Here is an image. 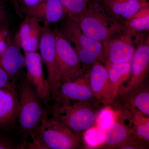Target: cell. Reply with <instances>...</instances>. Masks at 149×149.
Wrapping results in <instances>:
<instances>
[{
    "label": "cell",
    "mask_w": 149,
    "mask_h": 149,
    "mask_svg": "<svg viewBox=\"0 0 149 149\" xmlns=\"http://www.w3.org/2000/svg\"><path fill=\"white\" fill-rule=\"evenodd\" d=\"M70 19L84 34L100 42L104 48L111 39L126 30L123 21L115 17L102 2H88V7L83 13Z\"/></svg>",
    "instance_id": "cell-1"
},
{
    "label": "cell",
    "mask_w": 149,
    "mask_h": 149,
    "mask_svg": "<svg viewBox=\"0 0 149 149\" xmlns=\"http://www.w3.org/2000/svg\"><path fill=\"white\" fill-rule=\"evenodd\" d=\"M54 102L48 106L52 116L61 121L76 133H82L95 126L97 111L95 104L89 102L77 101L56 96Z\"/></svg>",
    "instance_id": "cell-2"
},
{
    "label": "cell",
    "mask_w": 149,
    "mask_h": 149,
    "mask_svg": "<svg viewBox=\"0 0 149 149\" xmlns=\"http://www.w3.org/2000/svg\"><path fill=\"white\" fill-rule=\"evenodd\" d=\"M18 94L19 130L24 136H31L33 139L37 135L46 108L25 78L19 84Z\"/></svg>",
    "instance_id": "cell-3"
},
{
    "label": "cell",
    "mask_w": 149,
    "mask_h": 149,
    "mask_svg": "<svg viewBox=\"0 0 149 149\" xmlns=\"http://www.w3.org/2000/svg\"><path fill=\"white\" fill-rule=\"evenodd\" d=\"M36 136L46 149H78L84 143L82 133L74 132L52 116L49 117L47 108Z\"/></svg>",
    "instance_id": "cell-4"
},
{
    "label": "cell",
    "mask_w": 149,
    "mask_h": 149,
    "mask_svg": "<svg viewBox=\"0 0 149 149\" xmlns=\"http://www.w3.org/2000/svg\"><path fill=\"white\" fill-rule=\"evenodd\" d=\"M61 32L74 44V47L85 72L96 62L102 63L104 55L103 45L84 34L74 20L68 17Z\"/></svg>",
    "instance_id": "cell-5"
},
{
    "label": "cell",
    "mask_w": 149,
    "mask_h": 149,
    "mask_svg": "<svg viewBox=\"0 0 149 149\" xmlns=\"http://www.w3.org/2000/svg\"><path fill=\"white\" fill-rule=\"evenodd\" d=\"M56 37V64L58 88L61 84L75 80L85 73L74 47L61 32Z\"/></svg>",
    "instance_id": "cell-6"
},
{
    "label": "cell",
    "mask_w": 149,
    "mask_h": 149,
    "mask_svg": "<svg viewBox=\"0 0 149 149\" xmlns=\"http://www.w3.org/2000/svg\"><path fill=\"white\" fill-rule=\"evenodd\" d=\"M149 69V43L148 40L138 46L130 62V77L118 91L117 97L126 101L147 85Z\"/></svg>",
    "instance_id": "cell-7"
},
{
    "label": "cell",
    "mask_w": 149,
    "mask_h": 149,
    "mask_svg": "<svg viewBox=\"0 0 149 149\" xmlns=\"http://www.w3.org/2000/svg\"><path fill=\"white\" fill-rule=\"evenodd\" d=\"M116 111L115 119L111 126L103 131L102 145L109 148L123 149H135L144 148V143L133 134L125 123L126 112Z\"/></svg>",
    "instance_id": "cell-8"
},
{
    "label": "cell",
    "mask_w": 149,
    "mask_h": 149,
    "mask_svg": "<svg viewBox=\"0 0 149 149\" xmlns=\"http://www.w3.org/2000/svg\"><path fill=\"white\" fill-rule=\"evenodd\" d=\"M39 50L47 72V80L52 91V100L57 93L58 88L56 64V37L51 29L50 24L44 23L42 27Z\"/></svg>",
    "instance_id": "cell-9"
},
{
    "label": "cell",
    "mask_w": 149,
    "mask_h": 149,
    "mask_svg": "<svg viewBox=\"0 0 149 149\" xmlns=\"http://www.w3.org/2000/svg\"><path fill=\"white\" fill-rule=\"evenodd\" d=\"M25 78L32 85L44 105L49 106L52 100V91L47 78L45 77L43 61L38 52L24 53Z\"/></svg>",
    "instance_id": "cell-10"
},
{
    "label": "cell",
    "mask_w": 149,
    "mask_h": 149,
    "mask_svg": "<svg viewBox=\"0 0 149 149\" xmlns=\"http://www.w3.org/2000/svg\"><path fill=\"white\" fill-rule=\"evenodd\" d=\"M134 34L126 29L111 39L104 48L103 63L116 64L131 61L136 50L132 39Z\"/></svg>",
    "instance_id": "cell-11"
},
{
    "label": "cell",
    "mask_w": 149,
    "mask_h": 149,
    "mask_svg": "<svg viewBox=\"0 0 149 149\" xmlns=\"http://www.w3.org/2000/svg\"><path fill=\"white\" fill-rule=\"evenodd\" d=\"M40 22L37 19L25 16L20 24L14 39L24 53L39 50L42 27Z\"/></svg>",
    "instance_id": "cell-12"
},
{
    "label": "cell",
    "mask_w": 149,
    "mask_h": 149,
    "mask_svg": "<svg viewBox=\"0 0 149 149\" xmlns=\"http://www.w3.org/2000/svg\"><path fill=\"white\" fill-rule=\"evenodd\" d=\"M56 96L72 100L89 102L94 104H98L90 87L88 72L75 80L61 84Z\"/></svg>",
    "instance_id": "cell-13"
},
{
    "label": "cell",
    "mask_w": 149,
    "mask_h": 149,
    "mask_svg": "<svg viewBox=\"0 0 149 149\" xmlns=\"http://www.w3.org/2000/svg\"><path fill=\"white\" fill-rule=\"evenodd\" d=\"M21 10L25 16L49 24L58 22L66 15L60 0H46L32 6H24Z\"/></svg>",
    "instance_id": "cell-14"
},
{
    "label": "cell",
    "mask_w": 149,
    "mask_h": 149,
    "mask_svg": "<svg viewBox=\"0 0 149 149\" xmlns=\"http://www.w3.org/2000/svg\"><path fill=\"white\" fill-rule=\"evenodd\" d=\"M20 50L14 39L9 35L5 49L0 58V66L5 70L14 83L24 67V55L22 54Z\"/></svg>",
    "instance_id": "cell-15"
},
{
    "label": "cell",
    "mask_w": 149,
    "mask_h": 149,
    "mask_svg": "<svg viewBox=\"0 0 149 149\" xmlns=\"http://www.w3.org/2000/svg\"><path fill=\"white\" fill-rule=\"evenodd\" d=\"M89 84L98 104L107 105L109 87V72L106 66L96 62L88 70Z\"/></svg>",
    "instance_id": "cell-16"
},
{
    "label": "cell",
    "mask_w": 149,
    "mask_h": 149,
    "mask_svg": "<svg viewBox=\"0 0 149 149\" xmlns=\"http://www.w3.org/2000/svg\"><path fill=\"white\" fill-rule=\"evenodd\" d=\"M130 62L116 64L104 65L109 72V87L107 105H111L117 99L120 87L130 77Z\"/></svg>",
    "instance_id": "cell-17"
},
{
    "label": "cell",
    "mask_w": 149,
    "mask_h": 149,
    "mask_svg": "<svg viewBox=\"0 0 149 149\" xmlns=\"http://www.w3.org/2000/svg\"><path fill=\"white\" fill-rule=\"evenodd\" d=\"M18 102L17 91L0 89V128L10 126L17 119Z\"/></svg>",
    "instance_id": "cell-18"
},
{
    "label": "cell",
    "mask_w": 149,
    "mask_h": 149,
    "mask_svg": "<svg viewBox=\"0 0 149 149\" xmlns=\"http://www.w3.org/2000/svg\"><path fill=\"white\" fill-rule=\"evenodd\" d=\"M102 3L115 17L121 21L130 19L142 8L149 7L148 1L139 0H102Z\"/></svg>",
    "instance_id": "cell-19"
},
{
    "label": "cell",
    "mask_w": 149,
    "mask_h": 149,
    "mask_svg": "<svg viewBox=\"0 0 149 149\" xmlns=\"http://www.w3.org/2000/svg\"><path fill=\"white\" fill-rule=\"evenodd\" d=\"M128 106L130 111L129 125L131 132L138 139L146 143L149 141V116L145 115L141 112Z\"/></svg>",
    "instance_id": "cell-20"
},
{
    "label": "cell",
    "mask_w": 149,
    "mask_h": 149,
    "mask_svg": "<svg viewBox=\"0 0 149 149\" xmlns=\"http://www.w3.org/2000/svg\"><path fill=\"white\" fill-rule=\"evenodd\" d=\"M128 106L137 109L142 113L149 116V91L148 84L141 89L133 97L125 101Z\"/></svg>",
    "instance_id": "cell-21"
},
{
    "label": "cell",
    "mask_w": 149,
    "mask_h": 149,
    "mask_svg": "<svg viewBox=\"0 0 149 149\" xmlns=\"http://www.w3.org/2000/svg\"><path fill=\"white\" fill-rule=\"evenodd\" d=\"M68 18H73L83 13L88 7V0H60Z\"/></svg>",
    "instance_id": "cell-22"
},
{
    "label": "cell",
    "mask_w": 149,
    "mask_h": 149,
    "mask_svg": "<svg viewBox=\"0 0 149 149\" xmlns=\"http://www.w3.org/2000/svg\"><path fill=\"white\" fill-rule=\"evenodd\" d=\"M83 143L91 148H98L102 146L103 141V131L96 125L88 128L83 132Z\"/></svg>",
    "instance_id": "cell-23"
},
{
    "label": "cell",
    "mask_w": 149,
    "mask_h": 149,
    "mask_svg": "<svg viewBox=\"0 0 149 149\" xmlns=\"http://www.w3.org/2000/svg\"><path fill=\"white\" fill-rule=\"evenodd\" d=\"M116 111L109 105L97 112L95 125L102 131L107 130L115 119Z\"/></svg>",
    "instance_id": "cell-24"
},
{
    "label": "cell",
    "mask_w": 149,
    "mask_h": 149,
    "mask_svg": "<svg viewBox=\"0 0 149 149\" xmlns=\"http://www.w3.org/2000/svg\"><path fill=\"white\" fill-rule=\"evenodd\" d=\"M126 29L133 32L148 31L149 15L141 17H133L130 19L123 21Z\"/></svg>",
    "instance_id": "cell-25"
},
{
    "label": "cell",
    "mask_w": 149,
    "mask_h": 149,
    "mask_svg": "<svg viewBox=\"0 0 149 149\" xmlns=\"http://www.w3.org/2000/svg\"><path fill=\"white\" fill-rule=\"evenodd\" d=\"M0 89H7L17 91L15 84L13 82L8 73L0 66Z\"/></svg>",
    "instance_id": "cell-26"
},
{
    "label": "cell",
    "mask_w": 149,
    "mask_h": 149,
    "mask_svg": "<svg viewBox=\"0 0 149 149\" xmlns=\"http://www.w3.org/2000/svg\"><path fill=\"white\" fill-rule=\"evenodd\" d=\"M9 35L7 24L5 22L0 25V58L5 49L7 41Z\"/></svg>",
    "instance_id": "cell-27"
},
{
    "label": "cell",
    "mask_w": 149,
    "mask_h": 149,
    "mask_svg": "<svg viewBox=\"0 0 149 149\" xmlns=\"http://www.w3.org/2000/svg\"><path fill=\"white\" fill-rule=\"evenodd\" d=\"M20 147L21 146L19 145L16 144L11 139L0 136V149H19Z\"/></svg>",
    "instance_id": "cell-28"
},
{
    "label": "cell",
    "mask_w": 149,
    "mask_h": 149,
    "mask_svg": "<svg viewBox=\"0 0 149 149\" xmlns=\"http://www.w3.org/2000/svg\"><path fill=\"white\" fill-rule=\"evenodd\" d=\"M7 14L3 1L0 0V25L6 22Z\"/></svg>",
    "instance_id": "cell-29"
},
{
    "label": "cell",
    "mask_w": 149,
    "mask_h": 149,
    "mask_svg": "<svg viewBox=\"0 0 149 149\" xmlns=\"http://www.w3.org/2000/svg\"><path fill=\"white\" fill-rule=\"evenodd\" d=\"M45 1L46 0H26L23 3L24 7H30Z\"/></svg>",
    "instance_id": "cell-30"
},
{
    "label": "cell",
    "mask_w": 149,
    "mask_h": 149,
    "mask_svg": "<svg viewBox=\"0 0 149 149\" xmlns=\"http://www.w3.org/2000/svg\"><path fill=\"white\" fill-rule=\"evenodd\" d=\"M25 1H26V0H13L14 5L15 7V9H16L17 11V13L18 14V15H21L20 14L19 7L18 5V2L21 1L23 3V2Z\"/></svg>",
    "instance_id": "cell-31"
},
{
    "label": "cell",
    "mask_w": 149,
    "mask_h": 149,
    "mask_svg": "<svg viewBox=\"0 0 149 149\" xmlns=\"http://www.w3.org/2000/svg\"><path fill=\"white\" fill-rule=\"evenodd\" d=\"M88 1L98 2H102V0H88Z\"/></svg>",
    "instance_id": "cell-32"
},
{
    "label": "cell",
    "mask_w": 149,
    "mask_h": 149,
    "mask_svg": "<svg viewBox=\"0 0 149 149\" xmlns=\"http://www.w3.org/2000/svg\"><path fill=\"white\" fill-rule=\"evenodd\" d=\"M139 1H142L143 2H147L148 1V0H139Z\"/></svg>",
    "instance_id": "cell-33"
}]
</instances>
